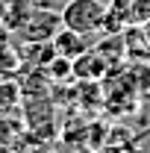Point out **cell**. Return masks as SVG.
<instances>
[{
    "label": "cell",
    "instance_id": "cell-2",
    "mask_svg": "<svg viewBox=\"0 0 150 153\" xmlns=\"http://www.w3.org/2000/svg\"><path fill=\"white\" fill-rule=\"evenodd\" d=\"M59 27H62V15L44 9V6H33L27 21L21 24L18 30L27 41H47V38H53L59 33Z\"/></svg>",
    "mask_w": 150,
    "mask_h": 153
},
{
    "label": "cell",
    "instance_id": "cell-4",
    "mask_svg": "<svg viewBox=\"0 0 150 153\" xmlns=\"http://www.w3.org/2000/svg\"><path fill=\"white\" fill-rule=\"evenodd\" d=\"M144 36H147V44H150V21L144 24Z\"/></svg>",
    "mask_w": 150,
    "mask_h": 153
},
{
    "label": "cell",
    "instance_id": "cell-1",
    "mask_svg": "<svg viewBox=\"0 0 150 153\" xmlns=\"http://www.w3.org/2000/svg\"><path fill=\"white\" fill-rule=\"evenodd\" d=\"M62 15V27L74 30L79 36H94L103 33L106 27V3L103 0H68Z\"/></svg>",
    "mask_w": 150,
    "mask_h": 153
},
{
    "label": "cell",
    "instance_id": "cell-3",
    "mask_svg": "<svg viewBox=\"0 0 150 153\" xmlns=\"http://www.w3.org/2000/svg\"><path fill=\"white\" fill-rule=\"evenodd\" d=\"M53 50H56L62 59H79L82 53L91 50V36H79L74 30H59L53 36Z\"/></svg>",
    "mask_w": 150,
    "mask_h": 153
}]
</instances>
